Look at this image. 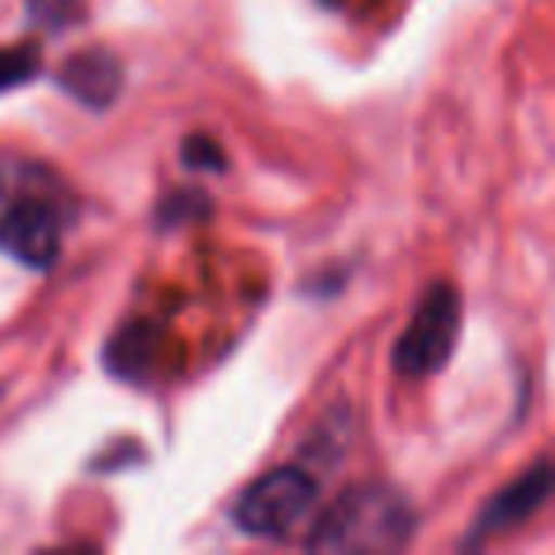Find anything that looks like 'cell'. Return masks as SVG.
<instances>
[{
    "label": "cell",
    "mask_w": 555,
    "mask_h": 555,
    "mask_svg": "<svg viewBox=\"0 0 555 555\" xmlns=\"http://www.w3.org/2000/svg\"><path fill=\"white\" fill-rule=\"evenodd\" d=\"M461 339V294L449 282H434L418 301L408 332L392 347V370L408 380L434 377L449 365Z\"/></svg>",
    "instance_id": "3957f363"
},
{
    "label": "cell",
    "mask_w": 555,
    "mask_h": 555,
    "mask_svg": "<svg viewBox=\"0 0 555 555\" xmlns=\"http://www.w3.org/2000/svg\"><path fill=\"white\" fill-rule=\"evenodd\" d=\"M209 214H214V202L202 191H171L168 198L156 206V224L176 229V224L202 221V217H209Z\"/></svg>",
    "instance_id": "9c48e42d"
},
{
    "label": "cell",
    "mask_w": 555,
    "mask_h": 555,
    "mask_svg": "<svg viewBox=\"0 0 555 555\" xmlns=\"http://www.w3.org/2000/svg\"><path fill=\"white\" fill-rule=\"evenodd\" d=\"M85 4L88 0H27V12L47 31H65L85 20Z\"/></svg>",
    "instance_id": "30bf717a"
},
{
    "label": "cell",
    "mask_w": 555,
    "mask_h": 555,
    "mask_svg": "<svg viewBox=\"0 0 555 555\" xmlns=\"http://www.w3.org/2000/svg\"><path fill=\"white\" fill-rule=\"evenodd\" d=\"M547 494H552V464H547V456H540L532 468H525L521 476L509 479L506 487H499V491L483 502V509H479L476 521H472L468 537H464V547H479V544H487V540L525 525L532 514L544 509Z\"/></svg>",
    "instance_id": "5b68a950"
},
{
    "label": "cell",
    "mask_w": 555,
    "mask_h": 555,
    "mask_svg": "<svg viewBox=\"0 0 555 555\" xmlns=\"http://www.w3.org/2000/svg\"><path fill=\"white\" fill-rule=\"evenodd\" d=\"M42 73V47L39 42H20V47H0V92H16L31 85Z\"/></svg>",
    "instance_id": "ba28073f"
},
{
    "label": "cell",
    "mask_w": 555,
    "mask_h": 555,
    "mask_svg": "<svg viewBox=\"0 0 555 555\" xmlns=\"http://www.w3.org/2000/svg\"><path fill=\"white\" fill-rule=\"evenodd\" d=\"M415 525L418 517L408 494L388 483H358L324 509L309 532V547L324 555L403 552L415 540Z\"/></svg>",
    "instance_id": "7a4b0ae2"
},
{
    "label": "cell",
    "mask_w": 555,
    "mask_h": 555,
    "mask_svg": "<svg viewBox=\"0 0 555 555\" xmlns=\"http://www.w3.org/2000/svg\"><path fill=\"white\" fill-rule=\"evenodd\" d=\"M126 69L107 47H88L80 54L65 57L57 69V88L69 92L80 107L88 111H107L122 95Z\"/></svg>",
    "instance_id": "52a82bcc"
},
{
    "label": "cell",
    "mask_w": 555,
    "mask_h": 555,
    "mask_svg": "<svg viewBox=\"0 0 555 555\" xmlns=\"http://www.w3.org/2000/svg\"><path fill=\"white\" fill-rule=\"evenodd\" d=\"M164 350H168V332H164L160 320L133 317L107 339L103 365H107L111 377L126 380V385L145 388L160 377Z\"/></svg>",
    "instance_id": "8992f818"
},
{
    "label": "cell",
    "mask_w": 555,
    "mask_h": 555,
    "mask_svg": "<svg viewBox=\"0 0 555 555\" xmlns=\"http://www.w3.org/2000/svg\"><path fill=\"white\" fill-rule=\"evenodd\" d=\"M183 164L191 171H224V149L209 133H191L183 141Z\"/></svg>",
    "instance_id": "8fae6325"
},
{
    "label": "cell",
    "mask_w": 555,
    "mask_h": 555,
    "mask_svg": "<svg viewBox=\"0 0 555 555\" xmlns=\"http://www.w3.org/2000/svg\"><path fill=\"white\" fill-rule=\"evenodd\" d=\"M317 502V479L301 464H286L259 476L232 506V521L255 540H282L309 517Z\"/></svg>",
    "instance_id": "277c9868"
},
{
    "label": "cell",
    "mask_w": 555,
    "mask_h": 555,
    "mask_svg": "<svg viewBox=\"0 0 555 555\" xmlns=\"http://www.w3.org/2000/svg\"><path fill=\"white\" fill-rule=\"evenodd\" d=\"M0 251L24 262L27 270H50L62 259L69 191L42 164H0Z\"/></svg>",
    "instance_id": "6da1fadb"
}]
</instances>
